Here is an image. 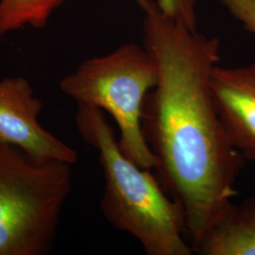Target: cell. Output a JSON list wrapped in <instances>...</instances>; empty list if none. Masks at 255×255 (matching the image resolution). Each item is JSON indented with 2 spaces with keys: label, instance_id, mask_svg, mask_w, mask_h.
Returning <instances> with one entry per match:
<instances>
[{
  "label": "cell",
  "instance_id": "obj_4",
  "mask_svg": "<svg viewBox=\"0 0 255 255\" xmlns=\"http://www.w3.org/2000/svg\"><path fill=\"white\" fill-rule=\"evenodd\" d=\"M158 82V68L146 48L133 43L80 64L60 82V89L78 104L106 111L119 128V145L129 160L154 170L156 159L142 128L146 95Z\"/></svg>",
  "mask_w": 255,
  "mask_h": 255
},
{
  "label": "cell",
  "instance_id": "obj_8",
  "mask_svg": "<svg viewBox=\"0 0 255 255\" xmlns=\"http://www.w3.org/2000/svg\"><path fill=\"white\" fill-rule=\"evenodd\" d=\"M66 0H0V36L31 26L45 27Z\"/></svg>",
  "mask_w": 255,
  "mask_h": 255
},
{
  "label": "cell",
  "instance_id": "obj_9",
  "mask_svg": "<svg viewBox=\"0 0 255 255\" xmlns=\"http://www.w3.org/2000/svg\"><path fill=\"white\" fill-rule=\"evenodd\" d=\"M201 0H156L160 9L183 27L198 31L197 8Z\"/></svg>",
  "mask_w": 255,
  "mask_h": 255
},
{
  "label": "cell",
  "instance_id": "obj_6",
  "mask_svg": "<svg viewBox=\"0 0 255 255\" xmlns=\"http://www.w3.org/2000/svg\"><path fill=\"white\" fill-rule=\"evenodd\" d=\"M211 85L230 143L245 159L255 160V63L240 67L216 65Z\"/></svg>",
  "mask_w": 255,
  "mask_h": 255
},
{
  "label": "cell",
  "instance_id": "obj_2",
  "mask_svg": "<svg viewBox=\"0 0 255 255\" xmlns=\"http://www.w3.org/2000/svg\"><path fill=\"white\" fill-rule=\"evenodd\" d=\"M76 125L99 153L104 175L101 210L115 228L136 238L148 255H191L182 205L164 191L151 169L124 154L102 110L78 104Z\"/></svg>",
  "mask_w": 255,
  "mask_h": 255
},
{
  "label": "cell",
  "instance_id": "obj_3",
  "mask_svg": "<svg viewBox=\"0 0 255 255\" xmlns=\"http://www.w3.org/2000/svg\"><path fill=\"white\" fill-rule=\"evenodd\" d=\"M72 164L0 146V255H46L72 186Z\"/></svg>",
  "mask_w": 255,
  "mask_h": 255
},
{
  "label": "cell",
  "instance_id": "obj_7",
  "mask_svg": "<svg viewBox=\"0 0 255 255\" xmlns=\"http://www.w3.org/2000/svg\"><path fill=\"white\" fill-rule=\"evenodd\" d=\"M192 249L201 255H255V196L233 204Z\"/></svg>",
  "mask_w": 255,
  "mask_h": 255
},
{
  "label": "cell",
  "instance_id": "obj_10",
  "mask_svg": "<svg viewBox=\"0 0 255 255\" xmlns=\"http://www.w3.org/2000/svg\"><path fill=\"white\" fill-rule=\"evenodd\" d=\"M230 13L255 34V0H220Z\"/></svg>",
  "mask_w": 255,
  "mask_h": 255
},
{
  "label": "cell",
  "instance_id": "obj_5",
  "mask_svg": "<svg viewBox=\"0 0 255 255\" xmlns=\"http://www.w3.org/2000/svg\"><path fill=\"white\" fill-rule=\"evenodd\" d=\"M42 101L23 77L0 81V146L18 147L39 161L76 164L77 151L46 130L39 122Z\"/></svg>",
  "mask_w": 255,
  "mask_h": 255
},
{
  "label": "cell",
  "instance_id": "obj_1",
  "mask_svg": "<svg viewBox=\"0 0 255 255\" xmlns=\"http://www.w3.org/2000/svg\"><path fill=\"white\" fill-rule=\"evenodd\" d=\"M137 3L144 47L158 68L143 106V133L158 181L184 210L192 246L233 205L245 160L230 143L214 101L220 42L177 23L156 0Z\"/></svg>",
  "mask_w": 255,
  "mask_h": 255
}]
</instances>
